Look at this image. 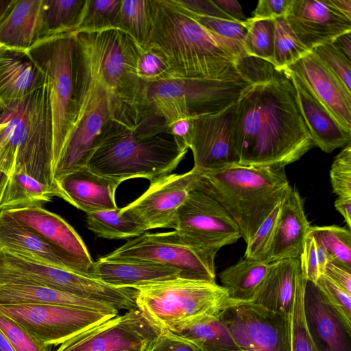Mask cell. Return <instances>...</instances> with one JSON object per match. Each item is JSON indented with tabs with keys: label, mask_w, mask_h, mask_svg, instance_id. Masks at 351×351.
Here are the masks:
<instances>
[{
	"label": "cell",
	"mask_w": 351,
	"mask_h": 351,
	"mask_svg": "<svg viewBox=\"0 0 351 351\" xmlns=\"http://www.w3.org/2000/svg\"><path fill=\"white\" fill-rule=\"evenodd\" d=\"M194 180L173 229L189 245L217 254L222 247L237 241L241 237L240 230L220 203Z\"/></svg>",
	"instance_id": "8fae6325"
},
{
	"label": "cell",
	"mask_w": 351,
	"mask_h": 351,
	"mask_svg": "<svg viewBox=\"0 0 351 351\" xmlns=\"http://www.w3.org/2000/svg\"><path fill=\"white\" fill-rule=\"evenodd\" d=\"M25 52L43 74L48 88L54 174L75 119V38L72 33L58 34L41 40Z\"/></svg>",
	"instance_id": "9c48e42d"
},
{
	"label": "cell",
	"mask_w": 351,
	"mask_h": 351,
	"mask_svg": "<svg viewBox=\"0 0 351 351\" xmlns=\"http://www.w3.org/2000/svg\"><path fill=\"white\" fill-rule=\"evenodd\" d=\"M40 304L84 308L117 316L119 311L57 289L23 283L0 284V304Z\"/></svg>",
	"instance_id": "f546056e"
},
{
	"label": "cell",
	"mask_w": 351,
	"mask_h": 351,
	"mask_svg": "<svg viewBox=\"0 0 351 351\" xmlns=\"http://www.w3.org/2000/svg\"><path fill=\"white\" fill-rule=\"evenodd\" d=\"M187 151L164 119L152 112L134 128L109 120L95 141L87 167L119 183L138 178L152 182L171 174Z\"/></svg>",
	"instance_id": "3957f363"
},
{
	"label": "cell",
	"mask_w": 351,
	"mask_h": 351,
	"mask_svg": "<svg viewBox=\"0 0 351 351\" xmlns=\"http://www.w3.org/2000/svg\"><path fill=\"white\" fill-rule=\"evenodd\" d=\"M279 209L280 204L275 207L260 225L250 242L247 244L243 257L267 262L274 235Z\"/></svg>",
	"instance_id": "b9f144b4"
},
{
	"label": "cell",
	"mask_w": 351,
	"mask_h": 351,
	"mask_svg": "<svg viewBox=\"0 0 351 351\" xmlns=\"http://www.w3.org/2000/svg\"><path fill=\"white\" fill-rule=\"evenodd\" d=\"M313 52L351 92V60L337 49L332 42L314 47Z\"/></svg>",
	"instance_id": "f6af8a7d"
},
{
	"label": "cell",
	"mask_w": 351,
	"mask_h": 351,
	"mask_svg": "<svg viewBox=\"0 0 351 351\" xmlns=\"http://www.w3.org/2000/svg\"><path fill=\"white\" fill-rule=\"evenodd\" d=\"M310 224L304 213L298 191L289 185L280 202V209L273 241L267 262L300 258Z\"/></svg>",
	"instance_id": "603a6c76"
},
{
	"label": "cell",
	"mask_w": 351,
	"mask_h": 351,
	"mask_svg": "<svg viewBox=\"0 0 351 351\" xmlns=\"http://www.w3.org/2000/svg\"><path fill=\"white\" fill-rule=\"evenodd\" d=\"M300 270L298 258L270 263L264 279L249 302L274 312L289 315Z\"/></svg>",
	"instance_id": "f1b7e54d"
},
{
	"label": "cell",
	"mask_w": 351,
	"mask_h": 351,
	"mask_svg": "<svg viewBox=\"0 0 351 351\" xmlns=\"http://www.w3.org/2000/svg\"><path fill=\"white\" fill-rule=\"evenodd\" d=\"M84 3L85 0H43L45 38L72 33Z\"/></svg>",
	"instance_id": "836d02e7"
},
{
	"label": "cell",
	"mask_w": 351,
	"mask_h": 351,
	"mask_svg": "<svg viewBox=\"0 0 351 351\" xmlns=\"http://www.w3.org/2000/svg\"><path fill=\"white\" fill-rule=\"evenodd\" d=\"M191 13L199 24L210 32L221 37L243 43L247 29L242 23Z\"/></svg>",
	"instance_id": "7dc6e473"
},
{
	"label": "cell",
	"mask_w": 351,
	"mask_h": 351,
	"mask_svg": "<svg viewBox=\"0 0 351 351\" xmlns=\"http://www.w3.org/2000/svg\"><path fill=\"white\" fill-rule=\"evenodd\" d=\"M219 317L242 351H291L289 315L233 301Z\"/></svg>",
	"instance_id": "5bb4252c"
},
{
	"label": "cell",
	"mask_w": 351,
	"mask_h": 351,
	"mask_svg": "<svg viewBox=\"0 0 351 351\" xmlns=\"http://www.w3.org/2000/svg\"><path fill=\"white\" fill-rule=\"evenodd\" d=\"M134 289L137 308L160 330L169 331L199 317L219 315L233 303L216 282L178 278Z\"/></svg>",
	"instance_id": "ba28073f"
},
{
	"label": "cell",
	"mask_w": 351,
	"mask_h": 351,
	"mask_svg": "<svg viewBox=\"0 0 351 351\" xmlns=\"http://www.w3.org/2000/svg\"><path fill=\"white\" fill-rule=\"evenodd\" d=\"M45 84V79L25 51L0 49V104L21 99Z\"/></svg>",
	"instance_id": "83f0119b"
},
{
	"label": "cell",
	"mask_w": 351,
	"mask_h": 351,
	"mask_svg": "<svg viewBox=\"0 0 351 351\" xmlns=\"http://www.w3.org/2000/svg\"><path fill=\"white\" fill-rule=\"evenodd\" d=\"M176 1L179 5L197 15L235 21L222 12L212 0Z\"/></svg>",
	"instance_id": "816d5d0a"
},
{
	"label": "cell",
	"mask_w": 351,
	"mask_h": 351,
	"mask_svg": "<svg viewBox=\"0 0 351 351\" xmlns=\"http://www.w3.org/2000/svg\"><path fill=\"white\" fill-rule=\"evenodd\" d=\"M0 330L15 351H51L49 346L38 341L17 322L1 313Z\"/></svg>",
	"instance_id": "bcb514c9"
},
{
	"label": "cell",
	"mask_w": 351,
	"mask_h": 351,
	"mask_svg": "<svg viewBox=\"0 0 351 351\" xmlns=\"http://www.w3.org/2000/svg\"><path fill=\"white\" fill-rule=\"evenodd\" d=\"M168 332L199 351H242L219 315L197 317Z\"/></svg>",
	"instance_id": "4dcf8cb0"
},
{
	"label": "cell",
	"mask_w": 351,
	"mask_h": 351,
	"mask_svg": "<svg viewBox=\"0 0 351 351\" xmlns=\"http://www.w3.org/2000/svg\"><path fill=\"white\" fill-rule=\"evenodd\" d=\"M235 103L215 113L193 117L186 145L192 152L198 172L239 164L234 115Z\"/></svg>",
	"instance_id": "2e32d148"
},
{
	"label": "cell",
	"mask_w": 351,
	"mask_h": 351,
	"mask_svg": "<svg viewBox=\"0 0 351 351\" xmlns=\"http://www.w3.org/2000/svg\"><path fill=\"white\" fill-rule=\"evenodd\" d=\"M151 0H121L118 27L144 45L150 27Z\"/></svg>",
	"instance_id": "8d00e7d4"
},
{
	"label": "cell",
	"mask_w": 351,
	"mask_h": 351,
	"mask_svg": "<svg viewBox=\"0 0 351 351\" xmlns=\"http://www.w3.org/2000/svg\"><path fill=\"white\" fill-rule=\"evenodd\" d=\"M324 274L351 295V269L331 261L326 264Z\"/></svg>",
	"instance_id": "f5cc1de1"
},
{
	"label": "cell",
	"mask_w": 351,
	"mask_h": 351,
	"mask_svg": "<svg viewBox=\"0 0 351 351\" xmlns=\"http://www.w3.org/2000/svg\"><path fill=\"white\" fill-rule=\"evenodd\" d=\"M215 255L189 245L173 230L156 233L145 232L128 240L104 258L160 263L178 269L180 278L215 282Z\"/></svg>",
	"instance_id": "30bf717a"
},
{
	"label": "cell",
	"mask_w": 351,
	"mask_h": 351,
	"mask_svg": "<svg viewBox=\"0 0 351 351\" xmlns=\"http://www.w3.org/2000/svg\"><path fill=\"white\" fill-rule=\"evenodd\" d=\"M121 208L86 213V226L97 237L107 239L136 237L145 232L134 222L120 215Z\"/></svg>",
	"instance_id": "d6a6232c"
},
{
	"label": "cell",
	"mask_w": 351,
	"mask_h": 351,
	"mask_svg": "<svg viewBox=\"0 0 351 351\" xmlns=\"http://www.w3.org/2000/svg\"><path fill=\"white\" fill-rule=\"evenodd\" d=\"M92 278L115 287L135 288L154 282L180 278V272L165 265L136 260H107L94 262Z\"/></svg>",
	"instance_id": "4316f807"
},
{
	"label": "cell",
	"mask_w": 351,
	"mask_h": 351,
	"mask_svg": "<svg viewBox=\"0 0 351 351\" xmlns=\"http://www.w3.org/2000/svg\"><path fill=\"white\" fill-rule=\"evenodd\" d=\"M335 208L342 215L349 229L351 228V198L338 197L335 202Z\"/></svg>",
	"instance_id": "9f6ffc18"
},
{
	"label": "cell",
	"mask_w": 351,
	"mask_h": 351,
	"mask_svg": "<svg viewBox=\"0 0 351 351\" xmlns=\"http://www.w3.org/2000/svg\"><path fill=\"white\" fill-rule=\"evenodd\" d=\"M120 184L94 173L86 166L64 176L58 186L60 198L90 213L118 208L115 192Z\"/></svg>",
	"instance_id": "cb8c5ba5"
},
{
	"label": "cell",
	"mask_w": 351,
	"mask_h": 351,
	"mask_svg": "<svg viewBox=\"0 0 351 351\" xmlns=\"http://www.w3.org/2000/svg\"><path fill=\"white\" fill-rule=\"evenodd\" d=\"M0 351H15L14 348L0 330Z\"/></svg>",
	"instance_id": "91938a15"
},
{
	"label": "cell",
	"mask_w": 351,
	"mask_h": 351,
	"mask_svg": "<svg viewBox=\"0 0 351 351\" xmlns=\"http://www.w3.org/2000/svg\"><path fill=\"white\" fill-rule=\"evenodd\" d=\"M308 234L324 247L328 256V262H335L351 269L350 229L335 225L311 226Z\"/></svg>",
	"instance_id": "d590c367"
},
{
	"label": "cell",
	"mask_w": 351,
	"mask_h": 351,
	"mask_svg": "<svg viewBox=\"0 0 351 351\" xmlns=\"http://www.w3.org/2000/svg\"><path fill=\"white\" fill-rule=\"evenodd\" d=\"M121 0H85L75 33L118 27Z\"/></svg>",
	"instance_id": "f35d334b"
},
{
	"label": "cell",
	"mask_w": 351,
	"mask_h": 351,
	"mask_svg": "<svg viewBox=\"0 0 351 351\" xmlns=\"http://www.w3.org/2000/svg\"><path fill=\"white\" fill-rule=\"evenodd\" d=\"M144 45L163 58L176 80H245L238 68L247 55L242 43L207 29L176 0H151Z\"/></svg>",
	"instance_id": "7a4b0ae2"
},
{
	"label": "cell",
	"mask_w": 351,
	"mask_h": 351,
	"mask_svg": "<svg viewBox=\"0 0 351 351\" xmlns=\"http://www.w3.org/2000/svg\"><path fill=\"white\" fill-rule=\"evenodd\" d=\"M147 351H199L190 342L167 330H161Z\"/></svg>",
	"instance_id": "681fc988"
},
{
	"label": "cell",
	"mask_w": 351,
	"mask_h": 351,
	"mask_svg": "<svg viewBox=\"0 0 351 351\" xmlns=\"http://www.w3.org/2000/svg\"><path fill=\"white\" fill-rule=\"evenodd\" d=\"M304 311L308 330L319 351H351V332L316 284L307 280Z\"/></svg>",
	"instance_id": "7402d4cb"
},
{
	"label": "cell",
	"mask_w": 351,
	"mask_h": 351,
	"mask_svg": "<svg viewBox=\"0 0 351 351\" xmlns=\"http://www.w3.org/2000/svg\"><path fill=\"white\" fill-rule=\"evenodd\" d=\"M287 68L300 77L339 124L351 132V92L311 51Z\"/></svg>",
	"instance_id": "ffe728a7"
},
{
	"label": "cell",
	"mask_w": 351,
	"mask_h": 351,
	"mask_svg": "<svg viewBox=\"0 0 351 351\" xmlns=\"http://www.w3.org/2000/svg\"><path fill=\"white\" fill-rule=\"evenodd\" d=\"M274 20V62L279 69L294 63L308 51L293 33L285 17Z\"/></svg>",
	"instance_id": "ab89813d"
},
{
	"label": "cell",
	"mask_w": 351,
	"mask_h": 351,
	"mask_svg": "<svg viewBox=\"0 0 351 351\" xmlns=\"http://www.w3.org/2000/svg\"><path fill=\"white\" fill-rule=\"evenodd\" d=\"M315 241L319 271L320 274H322L324 273L326 265L328 262V256L324 247L315 240Z\"/></svg>",
	"instance_id": "680465c9"
},
{
	"label": "cell",
	"mask_w": 351,
	"mask_h": 351,
	"mask_svg": "<svg viewBox=\"0 0 351 351\" xmlns=\"http://www.w3.org/2000/svg\"><path fill=\"white\" fill-rule=\"evenodd\" d=\"M5 213L58 248L71 261L80 274L92 278L94 261L81 237L63 218L40 206Z\"/></svg>",
	"instance_id": "ac0fdd59"
},
{
	"label": "cell",
	"mask_w": 351,
	"mask_h": 351,
	"mask_svg": "<svg viewBox=\"0 0 351 351\" xmlns=\"http://www.w3.org/2000/svg\"><path fill=\"white\" fill-rule=\"evenodd\" d=\"M226 14L234 21L243 23L247 21L241 5L234 0H212Z\"/></svg>",
	"instance_id": "db71d44e"
},
{
	"label": "cell",
	"mask_w": 351,
	"mask_h": 351,
	"mask_svg": "<svg viewBox=\"0 0 351 351\" xmlns=\"http://www.w3.org/2000/svg\"><path fill=\"white\" fill-rule=\"evenodd\" d=\"M160 332L136 308L78 333L56 351L147 350Z\"/></svg>",
	"instance_id": "9a60e30c"
},
{
	"label": "cell",
	"mask_w": 351,
	"mask_h": 351,
	"mask_svg": "<svg viewBox=\"0 0 351 351\" xmlns=\"http://www.w3.org/2000/svg\"><path fill=\"white\" fill-rule=\"evenodd\" d=\"M269 263L247 258L226 268L219 274L229 298L234 302H249L264 279Z\"/></svg>",
	"instance_id": "1f68e13d"
},
{
	"label": "cell",
	"mask_w": 351,
	"mask_h": 351,
	"mask_svg": "<svg viewBox=\"0 0 351 351\" xmlns=\"http://www.w3.org/2000/svg\"><path fill=\"white\" fill-rule=\"evenodd\" d=\"M247 29L242 43L247 55L274 62V20L247 19Z\"/></svg>",
	"instance_id": "74e56055"
},
{
	"label": "cell",
	"mask_w": 351,
	"mask_h": 351,
	"mask_svg": "<svg viewBox=\"0 0 351 351\" xmlns=\"http://www.w3.org/2000/svg\"><path fill=\"white\" fill-rule=\"evenodd\" d=\"M326 300L351 332V295L347 293L325 274H320L316 282Z\"/></svg>",
	"instance_id": "7bdbcfd3"
},
{
	"label": "cell",
	"mask_w": 351,
	"mask_h": 351,
	"mask_svg": "<svg viewBox=\"0 0 351 351\" xmlns=\"http://www.w3.org/2000/svg\"><path fill=\"white\" fill-rule=\"evenodd\" d=\"M333 192L340 198H351V143L335 157L330 170Z\"/></svg>",
	"instance_id": "ee69618b"
},
{
	"label": "cell",
	"mask_w": 351,
	"mask_h": 351,
	"mask_svg": "<svg viewBox=\"0 0 351 351\" xmlns=\"http://www.w3.org/2000/svg\"><path fill=\"white\" fill-rule=\"evenodd\" d=\"M339 12L351 19V0H326Z\"/></svg>",
	"instance_id": "6f0895ef"
},
{
	"label": "cell",
	"mask_w": 351,
	"mask_h": 351,
	"mask_svg": "<svg viewBox=\"0 0 351 351\" xmlns=\"http://www.w3.org/2000/svg\"><path fill=\"white\" fill-rule=\"evenodd\" d=\"M0 250L80 274L75 265L62 252L5 212L0 215Z\"/></svg>",
	"instance_id": "44dd1931"
},
{
	"label": "cell",
	"mask_w": 351,
	"mask_h": 351,
	"mask_svg": "<svg viewBox=\"0 0 351 351\" xmlns=\"http://www.w3.org/2000/svg\"><path fill=\"white\" fill-rule=\"evenodd\" d=\"M45 38L43 0L12 1L0 20V45L25 51Z\"/></svg>",
	"instance_id": "d4e9b609"
},
{
	"label": "cell",
	"mask_w": 351,
	"mask_h": 351,
	"mask_svg": "<svg viewBox=\"0 0 351 351\" xmlns=\"http://www.w3.org/2000/svg\"><path fill=\"white\" fill-rule=\"evenodd\" d=\"M195 172V183L226 210L246 244L290 185L284 168L235 164Z\"/></svg>",
	"instance_id": "5b68a950"
},
{
	"label": "cell",
	"mask_w": 351,
	"mask_h": 351,
	"mask_svg": "<svg viewBox=\"0 0 351 351\" xmlns=\"http://www.w3.org/2000/svg\"><path fill=\"white\" fill-rule=\"evenodd\" d=\"M284 17L308 51L351 32V19L326 0H291Z\"/></svg>",
	"instance_id": "d6986e66"
},
{
	"label": "cell",
	"mask_w": 351,
	"mask_h": 351,
	"mask_svg": "<svg viewBox=\"0 0 351 351\" xmlns=\"http://www.w3.org/2000/svg\"><path fill=\"white\" fill-rule=\"evenodd\" d=\"M239 69L250 82L235 102L239 164L285 168L315 147L287 68L246 55Z\"/></svg>",
	"instance_id": "6da1fadb"
},
{
	"label": "cell",
	"mask_w": 351,
	"mask_h": 351,
	"mask_svg": "<svg viewBox=\"0 0 351 351\" xmlns=\"http://www.w3.org/2000/svg\"><path fill=\"white\" fill-rule=\"evenodd\" d=\"M302 271L307 280L316 283L320 276L316 254V245L314 238L307 235L300 256Z\"/></svg>",
	"instance_id": "c3c4849f"
},
{
	"label": "cell",
	"mask_w": 351,
	"mask_h": 351,
	"mask_svg": "<svg viewBox=\"0 0 351 351\" xmlns=\"http://www.w3.org/2000/svg\"><path fill=\"white\" fill-rule=\"evenodd\" d=\"M289 72L302 117L315 146L326 153H331L350 143L351 132L339 124L300 77L292 71Z\"/></svg>",
	"instance_id": "484cf974"
},
{
	"label": "cell",
	"mask_w": 351,
	"mask_h": 351,
	"mask_svg": "<svg viewBox=\"0 0 351 351\" xmlns=\"http://www.w3.org/2000/svg\"><path fill=\"white\" fill-rule=\"evenodd\" d=\"M5 176V175L3 172L0 171V183L1 182L3 179L4 178Z\"/></svg>",
	"instance_id": "94428289"
},
{
	"label": "cell",
	"mask_w": 351,
	"mask_h": 351,
	"mask_svg": "<svg viewBox=\"0 0 351 351\" xmlns=\"http://www.w3.org/2000/svg\"><path fill=\"white\" fill-rule=\"evenodd\" d=\"M131 351H147V350H131Z\"/></svg>",
	"instance_id": "6125c7cd"
},
{
	"label": "cell",
	"mask_w": 351,
	"mask_h": 351,
	"mask_svg": "<svg viewBox=\"0 0 351 351\" xmlns=\"http://www.w3.org/2000/svg\"><path fill=\"white\" fill-rule=\"evenodd\" d=\"M291 0H259L254 11V19H276L284 17Z\"/></svg>",
	"instance_id": "f907efd6"
},
{
	"label": "cell",
	"mask_w": 351,
	"mask_h": 351,
	"mask_svg": "<svg viewBox=\"0 0 351 351\" xmlns=\"http://www.w3.org/2000/svg\"><path fill=\"white\" fill-rule=\"evenodd\" d=\"M332 43L351 60V32L337 36L332 41Z\"/></svg>",
	"instance_id": "11a10c76"
},
{
	"label": "cell",
	"mask_w": 351,
	"mask_h": 351,
	"mask_svg": "<svg viewBox=\"0 0 351 351\" xmlns=\"http://www.w3.org/2000/svg\"><path fill=\"white\" fill-rule=\"evenodd\" d=\"M0 313L23 326L47 346H58L115 317L84 308L40 304H0Z\"/></svg>",
	"instance_id": "7c38bea8"
},
{
	"label": "cell",
	"mask_w": 351,
	"mask_h": 351,
	"mask_svg": "<svg viewBox=\"0 0 351 351\" xmlns=\"http://www.w3.org/2000/svg\"><path fill=\"white\" fill-rule=\"evenodd\" d=\"M77 32L88 46L110 94L112 120L137 126L152 112L147 99L148 85L136 74L137 43L119 27Z\"/></svg>",
	"instance_id": "8992f818"
},
{
	"label": "cell",
	"mask_w": 351,
	"mask_h": 351,
	"mask_svg": "<svg viewBox=\"0 0 351 351\" xmlns=\"http://www.w3.org/2000/svg\"><path fill=\"white\" fill-rule=\"evenodd\" d=\"M136 70L138 77L147 85L176 80L160 55L138 43Z\"/></svg>",
	"instance_id": "60d3db41"
},
{
	"label": "cell",
	"mask_w": 351,
	"mask_h": 351,
	"mask_svg": "<svg viewBox=\"0 0 351 351\" xmlns=\"http://www.w3.org/2000/svg\"><path fill=\"white\" fill-rule=\"evenodd\" d=\"M195 172L171 173L152 182L138 198L121 208L120 215L138 225L145 232L173 228L178 209L188 195Z\"/></svg>",
	"instance_id": "e0dca14e"
},
{
	"label": "cell",
	"mask_w": 351,
	"mask_h": 351,
	"mask_svg": "<svg viewBox=\"0 0 351 351\" xmlns=\"http://www.w3.org/2000/svg\"><path fill=\"white\" fill-rule=\"evenodd\" d=\"M74 36L75 119L55 168L56 183L87 166L104 125L112 119L111 98L96 62L84 40Z\"/></svg>",
	"instance_id": "52a82bcc"
},
{
	"label": "cell",
	"mask_w": 351,
	"mask_h": 351,
	"mask_svg": "<svg viewBox=\"0 0 351 351\" xmlns=\"http://www.w3.org/2000/svg\"><path fill=\"white\" fill-rule=\"evenodd\" d=\"M3 46L0 45V49L2 48Z\"/></svg>",
	"instance_id": "be15d7a7"
},
{
	"label": "cell",
	"mask_w": 351,
	"mask_h": 351,
	"mask_svg": "<svg viewBox=\"0 0 351 351\" xmlns=\"http://www.w3.org/2000/svg\"><path fill=\"white\" fill-rule=\"evenodd\" d=\"M11 282L46 287L105 304L116 293L114 287L97 279L0 250V284Z\"/></svg>",
	"instance_id": "4fadbf2b"
},
{
	"label": "cell",
	"mask_w": 351,
	"mask_h": 351,
	"mask_svg": "<svg viewBox=\"0 0 351 351\" xmlns=\"http://www.w3.org/2000/svg\"><path fill=\"white\" fill-rule=\"evenodd\" d=\"M0 171L27 174L51 189L53 178L51 107L45 84L31 95L0 104Z\"/></svg>",
	"instance_id": "277c9868"
},
{
	"label": "cell",
	"mask_w": 351,
	"mask_h": 351,
	"mask_svg": "<svg viewBox=\"0 0 351 351\" xmlns=\"http://www.w3.org/2000/svg\"><path fill=\"white\" fill-rule=\"evenodd\" d=\"M306 282V278L301 269L298 276L292 308L289 314L291 351H319L306 320L304 311Z\"/></svg>",
	"instance_id": "e575fe53"
}]
</instances>
